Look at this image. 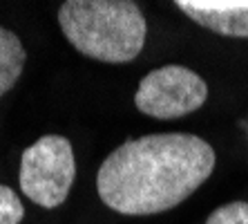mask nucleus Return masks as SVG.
Instances as JSON below:
<instances>
[{"label":"nucleus","instance_id":"4","mask_svg":"<svg viewBox=\"0 0 248 224\" xmlns=\"http://www.w3.org/2000/svg\"><path fill=\"white\" fill-rule=\"evenodd\" d=\"M206 99L208 86L197 72L184 65H163L141 79L134 105L155 119H179L199 110Z\"/></svg>","mask_w":248,"mask_h":224},{"label":"nucleus","instance_id":"3","mask_svg":"<svg viewBox=\"0 0 248 224\" xmlns=\"http://www.w3.org/2000/svg\"><path fill=\"white\" fill-rule=\"evenodd\" d=\"M74 177V150L69 139L61 135H45L20 157V190L43 208L61 207L67 200Z\"/></svg>","mask_w":248,"mask_h":224},{"label":"nucleus","instance_id":"8","mask_svg":"<svg viewBox=\"0 0 248 224\" xmlns=\"http://www.w3.org/2000/svg\"><path fill=\"white\" fill-rule=\"evenodd\" d=\"M206 224H248V202H231L215 208Z\"/></svg>","mask_w":248,"mask_h":224},{"label":"nucleus","instance_id":"6","mask_svg":"<svg viewBox=\"0 0 248 224\" xmlns=\"http://www.w3.org/2000/svg\"><path fill=\"white\" fill-rule=\"evenodd\" d=\"M27 61L23 43L14 32L0 25V97H5L20 79Z\"/></svg>","mask_w":248,"mask_h":224},{"label":"nucleus","instance_id":"1","mask_svg":"<svg viewBox=\"0 0 248 224\" xmlns=\"http://www.w3.org/2000/svg\"><path fill=\"white\" fill-rule=\"evenodd\" d=\"M215 159L213 146L190 132L127 139L98 168V197L121 215L170 211L213 175Z\"/></svg>","mask_w":248,"mask_h":224},{"label":"nucleus","instance_id":"2","mask_svg":"<svg viewBox=\"0 0 248 224\" xmlns=\"http://www.w3.org/2000/svg\"><path fill=\"white\" fill-rule=\"evenodd\" d=\"M58 25L74 50L103 63H130L145 43V18L132 0H67Z\"/></svg>","mask_w":248,"mask_h":224},{"label":"nucleus","instance_id":"5","mask_svg":"<svg viewBox=\"0 0 248 224\" xmlns=\"http://www.w3.org/2000/svg\"><path fill=\"white\" fill-rule=\"evenodd\" d=\"M197 25L231 38H248V0H177Z\"/></svg>","mask_w":248,"mask_h":224},{"label":"nucleus","instance_id":"7","mask_svg":"<svg viewBox=\"0 0 248 224\" xmlns=\"http://www.w3.org/2000/svg\"><path fill=\"white\" fill-rule=\"evenodd\" d=\"M25 218V207L9 186L0 184V224H20Z\"/></svg>","mask_w":248,"mask_h":224}]
</instances>
